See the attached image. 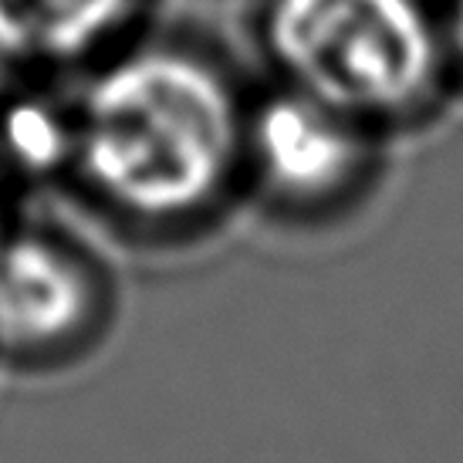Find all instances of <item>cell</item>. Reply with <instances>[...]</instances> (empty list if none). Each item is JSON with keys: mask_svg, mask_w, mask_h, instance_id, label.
<instances>
[{"mask_svg": "<svg viewBox=\"0 0 463 463\" xmlns=\"http://www.w3.org/2000/svg\"><path fill=\"white\" fill-rule=\"evenodd\" d=\"M68 186L139 241H186L244 200L250 89L210 44L149 27L71 78Z\"/></svg>", "mask_w": 463, "mask_h": 463, "instance_id": "cell-1", "label": "cell"}, {"mask_svg": "<svg viewBox=\"0 0 463 463\" xmlns=\"http://www.w3.org/2000/svg\"><path fill=\"white\" fill-rule=\"evenodd\" d=\"M4 194H7V186H4V180H0V217H4Z\"/></svg>", "mask_w": 463, "mask_h": 463, "instance_id": "cell-8", "label": "cell"}, {"mask_svg": "<svg viewBox=\"0 0 463 463\" xmlns=\"http://www.w3.org/2000/svg\"><path fill=\"white\" fill-rule=\"evenodd\" d=\"M383 132L295 89H250L244 126V200L298 227L342 220L386 169Z\"/></svg>", "mask_w": 463, "mask_h": 463, "instance_id": "cell-3", "label": "cell"}, {"mask_svg": "<svg viewBox=\"0 0 463 463\" xmlns=\"http://www.w3.org/2000/svg\"><path fill=\"white\" fill-rule=\"evenodd\" d=\"M254 44L268 81L386 139L457 102L439 0H258Z\"/></svg>", "mask_w": 463, "mask_h": 463, "instance_id": "cell-2", "label": "cell"}, {"mask_svg": "<svg viewBox=\"0 0 463 463\" xmlns=\"http://www.w3.org/2000/svg\"><path fill=\"white\" fill-rule=\"evenodd\" d=\"M54 78H14L0 89V180L68 183L71 173V91H54Z\"/></svg>", "mask_w": 463, "mask_h": 463, "instance_id": "cell-6", "label": "cell"}, {"mask_svg": "<svg viewBox=\"0 0 463 463\" xmlns=\"http://www.w3.org/2000/svg\"><path fill=\"white\" fill-rule=\"evenodd\" d=\"M153 0H0V65L71 81L146 31Z\"/></svg>", "mask_w": 463, "mask_h": 463, "instance_id": "cell-5", "label": "cell"}, {"mask_svg": "<svg viewBox=\"0 0 463 463\" xmlns=\"http://www.w3.org/2000/svg\"><path fill=\"white\" fill-rule=\"evenodd\" d=\"M112 268L75 231L44 217H0V365L52 373L112 332Z\"/></svg>", "mask_w": 463, "mask_h": 463, "instance_id": "cell-4", "label": "cell"}, {"mask_svg": "<svg viewBox=\"0 0 463 463\" xmlns=\"http://www.w3.org/2000/svg\"><path fill=\"white\" fill-rule=\"evenodd\" d=\"M439 4H443V27H447L457 99H463V0H439Z\"/></svg>", "mask_w": 463, "mask_h": 463, "instance_id": "cell-7", "label": "cell"}]
</instances>
